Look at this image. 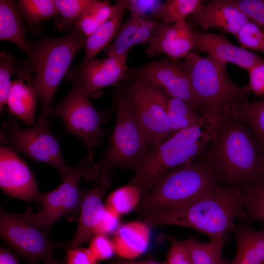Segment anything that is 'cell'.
<instances>
[{
    "instance_id": "cell-1",
    "label": "cell",
    "mask_w": 264,
    "mask_h": 264,
    "mask_svg": "<svg viewBox=\"0 0 264 264\" xmlns=\"http://www.w3.org/2000/svg\"><path fill=\"white\" fill-rule=\"evenodd\" d=\"M144 216L150 227L163 225L190 228L200 232L210 240L225 242L233 232L236 220H246L248 217L239 187L218 185L193 201L174 208L157 210Z\"/></svg>"
},
{
    "instance_id": "cell-2",
    "label": "cell",
    "mask_w": 264,
    "mask_h": 264,
    "mask_svg": "<svg viewBox=\"0 0 264 264\" xmlns=\"http://www.w3.org/2000/svg\"><path fill=\"white\" fill-rule=\"evenodd\" d=\"M205 151L203 160L227 185L242 187L263 175L264 148L249 127L230 113Z\"/></svg>"
},
{
    "instance_id": "cell-3",
    "label": "cell",
    "mask_w": 264,
    "mask_h": 264,
    "mask_svg": "<svg viewBox=\"0 0 264 264\" xmlns=\"http://www.w3.org/2000/svg\"><path fill=\"white\" fill-rule=\"evenodd\" d=\"M116 123L107 150L97 163L93 162L85 172L88 181L96 179L107 188L115 169L137 168L155 147L122 98L114 93Z\"/></svg>"
},
{
    "instance_id": "cell-4",
    "label": "cell",
    "mask_w": 264,
    "mask_h": 264,
    "mask_svg": "<svg viewBox=\"0 0 264 264\" xmlns=\"http://www.w3.org/2000/svg\"><path fill=\"white\" fill-rule=\"evenodd\" d=\"M216 132L210 122L202 119L190 128L174 132L156 146L134 170L135 175L129 184L139 189L143 199L166 173L192 163L195 158L206 150Z\"/></svg>"
},
{
    "instance_id": "cell-5",
    "label": "cell",
    "mask_w": 264,
    "mask_h": 264,
    "mask_svg": "<svg viewBox=\"0 0 264 264\" xmlns=\"http://www.w3.org/2000/svg\"><path fill=\"white\" fill-rule=\"evenodd\" d=\"M87 37L76 27L68 34L45 38L33 43L28 61L35 71L31 84L42 105L39 119H48L55 93L77 52L84 49Z\"/></svg>"
},
{
    "instance_id": "cell-6",
    "label": "cell",
    "mask_w": 264,
    "mask_h": 264,
    "mask_svg": "<svg viewBox=\"0 0 264 264\" xmlns=\"http://www.w3.org/2000/svg\"><path fill=\"white\" fill-rule=\"evenodd\" d=\"M183 60L202 115L228 112L234 106L247 101L251 91L248 85L241 87L235 85L227 73L226 64L209 55L202 57L193 52Z\"/></svg>"
},
{
    "instance_id": "cell-7",
    "label": "cell",
    "mask_w": 264,
    "mask_h": 264,
    "mask_svg": "<svg viewBox=\"0 0 264 264\" xmlns=\"http://www.w3.org/2000/svg\"><path fill=\"white\" fill-rule=\"evenodd\" d=\"M219 176L204 160L171 170L155 183L135 210L145 216L154 211L187 204L220 184Z\"/></svg>"
},
{
    "instance_id": "cell-8",
    "label": "cell",
    "mask_w": 264,
    "mask_h": 264,
    "mask_svg": "<svg viewBox=\"0 0 264 264\" xmlns=\"http://www.w3.org/2000/svg\"><path fill=\"white\" fill-rule=\"evenodd\" d=\"M73 83L66 97L48 112L60 117L66 133L73 134L83 140L88 148L100 147L105 132L102 125L108 119L110 111H100L91 103L82 83L75 78H67Z\"/></svg>"
},
{
    "instance_id": "cell-9",
    "label": "cell",
    "mask_w": 264,
    "mask_h": 264,
    "mask_svg": "<svg viewBox=\"0 0 264 264\" xmlns=\"http://www.w3.org/2000/svg\"><path fill=\"white\" fill-rule=\"evenodd\" d=\"M50 124L48 119H39L33 127L24 129L18 120H7L2 124L0 141L36 161L54 167L63 180L71 168L63 159L59 142L50 131Z\"/></svg>"
},
{
    "instance_id": "cell-10",
    "label": "cell",
    "mask_w": 264,
    "mask_h": 264,
    "mask_svg": "<svg viewBox=\"0 0 264 264\" xmlns=\"http://www.w3.org/2000/svg\"><path fill=\"white\" fill-rule=\"evenodd\" d=\"M120 84L114 92L120 96L157 146L173 133L163 106L164 92L156 87L140 81Z\"/></svg>"
},
{
    "instance_id": "cell-11",
    "label": "cell",
    "mask_w": 264,
    "mask_h": 264,
    "mask_svg": "<svg viewBox=\"0 0 264 264\" xmlns=\"http://www.w3.org/2000/svg\"><path fill=\"white\" fill-rule=\"evenodd\" d=\"M94 153L88 150L76 166L71 167L62 183L55 189L44 194L41 210L32 211L30 206L18 215L26 222L38 227L45 232L61 218L79 211L81 191V178L93 162Z\"/></svg>"
},
{
    "instance_id": "cell-12",
    "label": "cell",
    "mask_w": 264,
    "mask_h": 264,
    "mask_svg": "<svg viewBox=\"0 0 264 264\" xmlns=\"http://www.w3.org/2000/svg\"><path fill=\"white\" fill-rule=\"evenodd\" d=\"M1 238L29 264L40 261L48 264L55 258L54 251L67 245L52 241L47 233L21 219L18 215L0 211Z\"/></svg>"
},
{
    "instance_id": "cell-13",
    "label": "cell",
    "mask_w": 264,
    "mask_h": 264,
    "mask_svg": "<svg viewBox=\"0 0 264 264\" xmlns=\"http://www.w3.org/2000/svg\"><path fill=\"white\" fill-rule=\"evenodd\" d=\"M127 74L130 81H140L151 84L166 95L182 100L197 111L201 109L184 61L156 60L139 67H128Z\"/></svg>"
},
{
    "instance_id": "cell-14",
    "label": "cell",
    "mask_w": 264,
    "mask_h": 264,
    "mask_svg": "<svg viewBox=\"0 0 264 264\" xmlns=\"http://www.w3.org/2000/svg\"><path fill=\"white\" fill-rule=\"evenodd\" d=\"M0 187L7 196L25 201L42 202L44 196L26 163L6 146L0 149Z\"/></svg>"
},
{
    "instance_id": "cell-15",
    "label": "cell",
    "mask_w": 264,
    "mask_h": 264,
    "mask_svg": "<svg viewBox=\"0 0 264 264\" xmlns=\"http://www.w3.org/2000/svg\"><path fill=\"white\" fill-rule=\"evenodd\" d=\"M128 53L93 59L84 67L70 70L67 78H75L82 84L89 97H99L105 87L117 86L128 80L126 61Z\"/></svg>"
},
{
    "instance_id": "cell-16",
    "label": "cell",
    "mask_w": 264,
    "mask_h": 264,
    "mask_svg": "<svg viewBox=\"0 0 264 264\" xmlns=\"http://www.w3.org/2000/svg\"><path fill=\"white\" fill-rule=\"evenodd\" d=\"M194 47V32L186 21L172 24L162 22L146 52L149 57L163 54L168 59L179 61L184 59Z\"/></svg>"
},
{
    "instance_id": "cell-17",
    "label": "cell",
    "mask_w": 264,
    "mask_h": 264,
    "mask_svg": "<svg viewBox=\"0 0 264 264\" xmlns=\"http://www.w3.org/2000/svg\"><path fill=\"white\" fill-rule=\"evenodd\" d=\"M250 21L231 0H212L203 4L191 16L187 23L207 30L215 28L235 36L242 26Z\"/></svg>"
},
{
    "instance_id": "cell-18",
    "label": "cell",
    "mask_w": 264,
    "mask_h": 264,
    "mask_svg": "<svg viewBox=\"0 0 264 264\" xmlns=\"http://www.w3.org/2000/svg\"><path fill=\"white\" fill-rule=\"evenodd\" d=\"M194 47L216 60L233 64L247 71L264 62V59L246 49L236 46L222 34L194 32Z\"/></svg>"
},
{
    "instance_id": "cell-19",
    "label": "cell",
    "mask_w": 264,
    "mask_h": 264,
    "mask_svg": "<svg viewBox=\"0 0 264 264\" xmlns=\"http://www.w3.org/2000/svg\"><path fill=\"white\" fill-rule=\"evenodd\" d=\"M94 186L88 190H82L79 218L75 233L67 244L68 248L80 247L95 235V230L105 208L103 198L106 188L95 180Z\"/></svg>"
},
{
    "instance_id": "cell-20",
    "label": "cell",
    "mask_w": 264,
    "mask_h": 264,
    "mask_svg": "<svg viewBox=\"0 0 264 264\" xmlns=\"http://www.w3.org/2000/svg\"><path fill=\"white\" fill-rule=\"evenodd\" d=\"M162 23L130 14L113 42L105 48V53L107 56L120 55L128 53L136 45L149 44Z\"/></svg>"
},
{
    "instance_id": "cell-21",
    "label": "cell",
    "mask_w": 264,
    "mask_h": 264,
    "mask_svg": "<svg viewBox=\"0 0 264 264\" xmlns=\"http://www.w3.org/2000/svg\"><path fill=\"white\" fill-rule=\"evenodd\" d=\"M150 228L144 221L120 224L113 234L115 254L126 260H134L141 256L149 246Z\"/></svg>"
},
{
    "instance_id": "cell-22",
    "label": "cell",
    "mask_w": 264,
    "mask_h": 264,
    "mask_svg": "<svg viewBox=\"0 0 264 264\" xmlns=\"http://www.w3.org/2000/svg\"><path fill=\"white\" fill-rule=\"evenodd\" d=\"M114 6V11L111 17L87 37L84 47V58L77 68H81L86 66L116 37L123 24L124 13L128 7V0H117Z\"/></svg>"
},
{
    "instance_id": "cell-23",
    "label": "cell",
    "mask_w": 264,
    "mask_h": 264,
    "mask_svg": "<svg viewBox=\"0 0 264 264\" xmlns=\"http://www.w3.org/2000/svg\"><path fill=\"white\" fill-rule=\"evenodd\" d=\"M237 251L234 259L226 264H264V228L260 230L244 223L235 226Z\"/></svg>"
},
{
    "instance_id": "cell-24",
    "label": "cell",
    "mask_w": 264,
    "mask_h": 264,
    "mask_svg": "<svg viewBox=\"0 0 264 264\" xmlns=\"http://www.w3.org/2000/svg\"><path fill=\"white\" fill-rule=\"evenodd\" d=\"M19 10L13 0H0V39L15 44L29 56L33 43L25 38Z\"/></svg>"
},
{
    "instance_id": "cell-25",
    "label": "cell",
    "mask_w": 264,
    "mask_h": 264,
    "mask_svg": "<svg viewBox=\"0 0 264 264\" xmlns=\"http://www.w3.org/2000/svg\"><path fill=\"white\" fill-rule=\"evenodd\" d=\"M38 96L31 85L21 79L11 82L6 104L10 113L27 125H35Z\"/></svg>"
},
{
    "instance_id": "cell-26",
    "label": "cell",
    "mask_w": 264,
    "mask_h": 264,
    "mask_svg": "<svg viewBox=\"0 0 264 264\" xmlns=\"http://www.w3.org/2000/svg\"><path fill=\"white\" fill-rule=\"evenodd\" d=\"M230 113L249 127L264 148V98L238 104L233 107Z\"/></svg>"
},
{
    "instance_id": "cell-27",
    "label": "cell",
    "mask_w": 264,
    "mask_h": 264,
    "mask_svg": "<svg viewBox=\"0 0 264 264\" xmlns=\"http://www.w3.org/2000/svg\"><path fill=\"white\" fill-rule=\"evenodd\" d=\"M114 9V4L109 0H95L81 14L75 26L88 37L111 17Z\"/></svg>"
},
{
    "instance_id": "cell-28",
    "label": "cell",
    "mask_w": 264,
    "mask_h": 264,
    "mask_svg": "<svg viewBox=\"0 0 264 264\" xmlns=\"http://www.w3.org/2000/svg\"><path fill=\"white\" fill-rule=\"evenodd\" d=\"M165 109L173 133L198 124L202 116L182 100L168 97Z\"/></svg>"
},
{
    "instance_id": "cell-29",
    "label": "cell",
    "mask_w": 264,
    "mask_h": 264,
    "mask_svg": "<svg viewBox=\"0 0 264 264\" xmlns=\"http://www.w3.org/2000/svg\"><path fill=\"white\" fill-rule=\"evenodd\" d=\"M186 247L193 264H226L221 254L224 242L210 240L201 242L194 238L182 241Z\"/></svg>"
},
{
    "instance_id": "cell-30",
    "label": "cell",
    "mask_w": 264,
    "mask_h": 264,
    "mask_svg": "<svg viewBox=\"0 0 264 264\" xmlns=\"http://www.w3.org/2000/svg\"><path fill=\"white\" fill-rule=\"evenodd\" d=\"M240 188L242 204L248 218L260 221L264 228V175Z\"/></svg>"
},
{
    "instance_id": "cell-31",
    "label": "cell",
    "mask_w": 264,
    "mask_h": 264,
    "mask_svg": "<svg viewBox=\"0 0 264 264\" xmlns=\"http://www.w3.org/2000/svg\"><path fill=\"white\" fill-rule=\"evenodd\" d=\"M141 200L139 189L129 183L112 192L107 197L105 206L121 216L135 210Z\"/></svg>"
},
{
    "instance_id": "cell-32",
    "label": "cell",
    "mask_w": 264,
    "mask_h": 264,
    "mask_svg": "<svg viewBox=\"0 0 264 264\" xmlns=\"http://www.w3.org/2000/svg\"><path fill=\"white\" fill-rule=\"evenodd\" d=\"M203 3L200 0H167L164 1L161 22L172 24L186 21V18L197 13Z\"/></svg>"
},
{
    "instance_id": "cell-33",
    "label": "cell",
    "mask_w": 264,
    "mask_h": 264,
    "mask_svg": "<svg viewBox=\"0 0 264 264\" xmlns=\"http://www.w3.org/2000/svg\"><path fill=\"white\" fill-rule=\"evenodd\" d=\"M95 0H54L60 17L55 21L57 30L71 27Z\"/></svg>"
},
{
    "instance_id": "cell-34",
    "label": "cell",
    "mask_w": 264,
    "mask_h": 264,
    "mask_svg": "<svg viewBox=\"0 0 264 264\" xmlns=\"http://www.w3.org/2000/svg\"><path fill=\"white\" fill-rule=\"evenodd\" d=\"M18 4L20 11L33 23H38L59 14L54 0H19Z\"/></svg>"
},
{
    "instance_id": "cell-35",
    "label": "cell",
    "mask_w": 264,
    "mask_h": 264,
    "mask_svg": "<svg viewBox=\"0 0 264 264\" xmlns=\"http://www.w3.org/2000/svg\"><path fill=\"white\" fill-rule=\"evenodd\" d=\"M235 36L242 47L254 49L264 54V28L254 22L251 21L246 22Z\"/></svg>"
},
{
    "instance_id": "cell-36",
    "label": "cell",
    "mask_w": 264,
    "mask_h": 264,
    "mask_svg": "<svg viewBox=\"0 0 264 264\" xmlns=\"http://www.w3.org/2000/svg\"><path fill=\"white\" fill-rule=\"evenodd\" d=\"M16 60L5 51L0 53V111L2 112L10 88V78L15 70Z\"/></svg>"
},
{
    "instance_id": "cell-37",
    "label": "cell",
    "mask_w": 264,
    "mask_h": 264,
    "mask_svg": "<svg viewBox=\"0 0 264 264\" xmlns=\"http://www.w3.org/2000/svg\"><path fill=\"white\" fill-rule=\"evenodd\" d=\"M131 14L143 19L161 21L164 1L158 0H128Z\"/></svg>"
},
{
    "instance_id": "cell-38",
    "label": "cell",
    "mask_w": 264,
    "mask_h": 264,
    "mask_svg": "<svg viewBox=\"0 0 264 264\" xmlns=\"http://www.w3.org/2000/svg\"><path fill=\"white\" fill-rule=\"evenodd\" d=\"M88 249L98 261L109 259L115 254L112 240L101 234L95 235L90 240Z\"/></svg>"
},
{
    "instance_id": "cell-39",
    "label": "cell",
    "mask_w": 264,
    "mask_h": 264,
    "mask_svg": "<svg viewBox=\"0 0 264 264\" xmlns=\"http://www.w3.org/2000/svg\"><path fill=\"white\" fill-rule=\"evenodd\" d=\"M250 20L264 28V0H231Z\"/></svg>"
},
{
    "instance_id": "cell-40",
    "label": "cell",
    "mask_w": 264,
    "mask_h": 264,
    "mask_svg": "<svg viewBox=\"0 0 264 264\" xmlns=\"http://www.w3.org/2000/svg\"><path fill=\"white\" fill-rule=\"evenodd\" d=\"M171 243L166 257V264H193L190 254L182 241L172 236L166 238Z\"/></svg>"
},
{
    "instance_id": "cell-41",
    "label": "cell",
    "mask_w": 264,
    "mask_h": 264,
    "mask_svg": "<svg viewBox=\"0 0 264 264\" xmlns=\"http://www.w3.org/2000/svg\"><path fill=\"white\" fill-rule=\"evenodd\" d=\"M120 217L118 214L105 206L96 228L95 235L108 236L113 234L120 225Z\"/></svg>"
},
{
    "instance_id": "cell-42",
    "label": "cell",
    "mask_w": 264,
    "mask_h": 264,
    "mask_svg": "<svg viewBox=\"0 0 264 264\" xmlns=\"http://www.w3.org/2000/svg\"><path fill=\"white\" fill-rule=\"evenodd\" d=\"M248 72L250 90L257 95L264 96V62L254 66Z\"/></svg>"
},
{
    "instance_id": "cell-43",
    "label": "cell",
    "mask_w": 264,
    "mask_h": 264,
    "mask_svg": "<svg viewBox=\"0 0 264 264\" xmlns=\"http://www.w3.org/2000/svg\"><path fill=\"white\" fill-rule=\"evenodd\" d=\"M67 264H98L88 248L80 247L68 248L66 251Z\"/></svg>"
},
{
    "instance_id": "cell-44",
    "label": "cell",
    "mask_w": 264,
    "mask_h": 264,
    "mask_svg": "<svg viewBox=\"0 0 264 264\" xmlns=\"http://www.w3.org/2000/svg\"><path fill=\"white\" fill-rule=\"evenodd\" d=\"M110 264H162L153 258L142 260L119 259L112 261Z\"/></svg>"
},
{
    "instance_id": "cell-45",
    "label": "cell",
    "mask_w": 264,
    "mask_h": 264,
    "mask_svg": "<svg viewBox=\"0 0 264 264\" xmlns=\"http://www.w3.org/2000/svg\"><path fill=\"white\" fill-rule=\"evenodd\" d=\"M0 264H18L15 255L9 250L1 248L0 250Z\"/></svg>"
},
{
    "instance_id": "cell-46",
    "label": "cell",
    "mask_w": 264,
    "mask_h": 264,
    "mask_svg": "<svg viewBox=\"0 0 264 264\" xmlns=\"http://www.w3.org/2000/svg\"><path fill=\"white\" fill-rule=\"evenodd\" d=\"M47 264H61L59 262H58L55 258L53 259L51 262H50Z\"/></svg>"
},
{
    "instance_id": "cell-47",
    "label": "cell",
    "mask_w": 264,
    "mask_h": 264,
    "mask_svg": "<svg viewBox=\"0 0 264 264\" xmlns=\"http://www.w3.org/2000/svg\"><path fill=\"white\" fill-rule=\"evenodd\" d=\"M263 175H264V166L263 171Z\"/></svg>"
}]
</instances>
